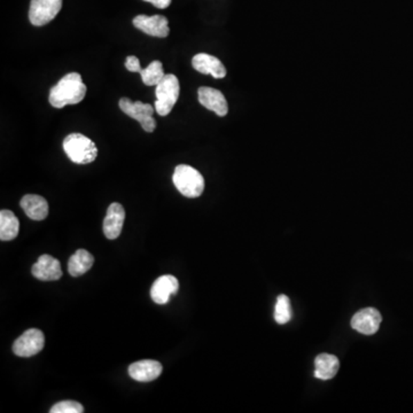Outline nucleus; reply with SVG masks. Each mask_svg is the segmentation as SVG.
Instances as JSON below:
<instances>
[{"label":"nucleus","instance_id":"obj_1","mask_svg":"<svg viewBox=\"0 0 413 413\" xmlns=\"http://www.w3.org/2000/svg\"><path fill=\"white\" fill-rule=\"evenodd\" d=\"M87 85L78 73H67L50 91L49 101L54 108H64L68 105H77L83 101L87 94Z\"/></svg>","mask_w":413,"mask_h":413},{"label":"nucleus","instance_id":"obj_2","mask_svg":"<svg viewBox=\"0 0 413 413\" xmlns=\"http://www.w3.org/2000/svg\"><path fill=\"white\" fill-rule=\"evenodd\" d=\"M64 150L73 164H92L98 157L96 143L82 134H71L64 138Z\"/></svg>","mask_w":413,"mask_h":413},{"label":"nucleus","instance_id":"obj_3","mask_svg":"<svg viewBox=\"0 0 413 413\" xmlns=\"http://www.w3.org/2000/svg\"><path fill=\"white\" fill-rule=\"evenodd\" d=\"M173 182L177 190L179 191L184 197L194 199L204 193V177L197 169L187 164L177 166L173 173Z\"/></svg>","mask_w":413,"mask_h":413},{"label":"nucleus","instance_id":"obj_4","mask_svg":"<svg viewBox=\"0 0 413 413\" xmlns=\"http://www.w3.org/2000/svg\"><path fill=\"white\" fill-rule=\"evenodd\" d=\"M180 85L179 80L176 75L168 73L164 75L160 83L157 85L155 96V110L160 116H167L171 113L173 106L176 105L179 98Z\"/></svg>","mask_w":413,"mask_h":413},{"label":"nucleus","instance_id":"obj_5","mask_svg":"<svg viewBox=\"0 0 413 413\" xmlns=\"http://www.w3.org/2000/svg\"><path fill=\"white\" fill-rule=\"evenodd\" d=\"M118 105L121 110L128 116L137 120L146 132H153L155 130L157 121L153 117L155 107L150 103L130 100L129 98H122Z\"/></svg>","mask_w":413,"mask_h":413},{"label":"nucleus","instance_id":"obj_6","mask_svg":"<svg viewBox=\"0 0 413 413\" xmlns=\"http://www.w3.org/2000/svg\"><path fill=\"white\" fill-rule=\"evenodd\" d=\"M62 8V0H31L29 20L42 27L54 20Z\"/></svg>","mask_w":413,"mask_h":413},{"label":"nucleus","instance_id":"obj_7","mask_svg":"<svg viewBox=\"0 0 413 413\" xmlns=\"http://www.w3.org/2000/svg\"><path fill=\"white\" fill-rule=\"evenodd\" d=\"M45 337L40 330L30 328L26 331L13 344V351L19 357H31L44 349Z\"/></svg>","mask_w":413,"mask_h":413},{"label":"nucleus","instance_id":"obj_8","mask_svg":"<svg viewBox=\"0 0 413 413\" xmlns=\"http://www.w3.org/2000/svg\"><path fill=\"white\" fill-rule=\"evenodd\" d=\"M125 67L129 71L132 73H139L141 75V80H143V84L147 87H153V85H157L160 83L162 78H164V64L161 61H153L148 64V67L146 69H143L140 66L139 60L137 57L134 55H130L127 58L125 61Z\"/></svg>","mask_w":413,"mask_h":413},{"label":"nucleus","instance_id":"obj_9","mask_svg":"<svg viewBox=\"0 0 413 413\" xmlns=\"http://www.w3.org/2000/svg\"><path fill=\"white\" fill-rule=\"evenodd\" d=\"M381 322H383V316L377 309L365 308L353 317L351 327L364 335H374L379 330Z\"/></svg>","mask_w":413,"mask_h":413},{"label":"nucleus","instance_id":"obj_10","mask_svg":"<svg viewBox=\"0 0 413 413\" xmlns=\"http://www.w3.org/2000/svg\"><path fill=\"white\" fill-rule=\"evenodd\" d=\"M132 24L137 29L150 36L166 38L170 33L168 19L164 15H153V17L138 15L134 17Z\"/></svg>","mask_w":413,"mask_h":413},{"label":"nucleus","instance_id":"obj_11","mask_svg":"<svg viewBox=\"0 0 413 413\" xmlns=\"http://www.w3.org/2000/svg\"><path fill=\"white\" fill-rule=\"evenodd\" d=\"M179 290V281L171 274L160 276L150 288V297L157 304H167L170 297Z\"/></svg>","mask_w":413,"mask_h":413},{"label":"nucleus","instance_id":"obj_12","mask_svg":"<svg viewBox=\"0 0 413 413\" xmlns=\"http://www.w3.org/2000/svg\"><path fill=\"white\" fill-rule=\"evenodd\" d=\"M125 220V210L122 204L114 202L108 206L106 217L103 220V234L107 239L115 240L120 237Z\"/></svg>","mask_w":413,"mask_h":413},{"label":"nucleus","instance_id":"obj_13","mask_svg":"<svg viewBox=\"0 0 413 413\" xmlns=\"http://www.w3.org/2000/svg\"><path fill=\"white\" fill-rule=\"evenodd\" d=\"M31 274L42 281L59 280L62 276L60 262L51 255H42L31 269Z\"/></svg>","mask_w":413,"mask_h":413},{"label":"nucleus","instance_id":"obj_14","mask_svg":"<svg viewBox=\"0 0 413 413\" xmlns=\"http://www.w3.org/2000/svg\"><path fill=\"white\" fill-rule=\"evenodd\" d=\"M197 98L202 106L206 107V109L211 110L218 116H227L229 113L227 99L220 90L213 87H200L197 91Z\"/></svg>","mask_w":413,"mask_h":413},{"label":"nucleus","instance_id":"obj_15","mask_svg":"<svg viewBox=\"0 0 413 413\" xmlns=\"http://www.w3.org/2000/svg\"><path fill=\"white\" fill-rule=\"evenodd\" d=\"M164 371L162 364L157 360H139L129 367V374L132 379L139 383H150L160 377Z\"/></svg>","mask_w":413,"mask_h":413},{"label":"nucleus","instance_id":"obj_16","mask_svg":"<svg viewBox=\"0 0 413 413\" xmlns=\"http://www.w3.org/2000/svg\"><path fill=\"white\" fill-rule=\"evenodd\" d=\"M194 69L204 75H211L215 78H224L227 76V68L223 62L210 54L199 53L192 59Z\"/></svg>","mask_w":413,"mask_h":413},{"label":"nucleus","instance_id":"obj_17","mask_svg":"<svg viewBox=\"0 0 413 413\" xmlns=\"http://www.w3.org/2000/svg\"><path fill=\"white\" fill-rule=\"evenodd\" d=\"M21 206L31 220H43L49 215V204L40 195L36 194H27L21 200Z\"/></svg>","mask_w":413,"mask_h":413},{"label":"nucleus","instance_id":"obj_18","mask_svg":"<svg viewBox=\"0 0 413 413\" xmlns=\"http://www.w3.org/2000/svg\"><path fill=\"white\" fill-rule=\"evenodd\" d=\"M315 365H316L315 377L320 380L333 379L340 367L337 357L330 353H322L319 356H317Z\"/></svg>","mask_w":413,"mask_h":413},{"label":"nucleus","instance_id":"obj_19","mask_svg":"<svg viewBox=\"0 0 413 413\" xmlns=\"http://www.w3.org/2000/svg\"><path fill=\"white\" fill-rule=\"evenodd\" d=\"M94 257L87 250L78 249L68 261L70 276H80L94 267Z\"/></svg>","mask_w":413,"mask_h":413},{"label":"nucleus","instance_id":"obj_20","mask_svg":"<svg viewBox=\"0 0 413 413\" xmlns=\"http://www.w3.org/2000/svg\"><path fill=\"white\" fill-rule=\"evenodd\" d=\"M20 231V222L10 210L0 211V239L1 241L14 240Z\"/></svg>","mask_w":413,"mask_h":413},{"label":"nucleus","instance_id":"obj_21","mask_svg":"<svg viewBox=\"0 0 413 413\" xmlns=\"http://www.w3.org/2000/svg\"><path fill=\"white\" fill-rule=\"evenodd\" d=\"M274 319L280 325L287 324L292 319L290 301L286 295H279L278 299H276V309H274Z\"/></svg>","mask_w":413,"mask_h":413},{"label":"nucleus","instance_id":"obj_22","mask_svg":"<svg viewBox=\"0 0 413 413\" xmlns=\"http://www.w3.org/2000/svg\"><path fill=\"white\" fill-rule=\"evenodd\" d=\"M84 407L76 401H62L51 407V413H82Z\"/></svg>","mask_w":413,"mask_h":413},{"label":"nucleus","instance_id":"obj_23","mask_svg":"<svg viewBox=\"0 0 413 413\" xmlns=\"http://www.w3.org/2000/svg\"><path fill=\"white\" fill-rule=\"evenodd\" d=\"M143 1L153 3L154 6L157 7V8H160V10L167 8V7L170 6L171 3V0H143Z\"/></svg>","mask_w":413,"mask_h":413}]
</instances>
